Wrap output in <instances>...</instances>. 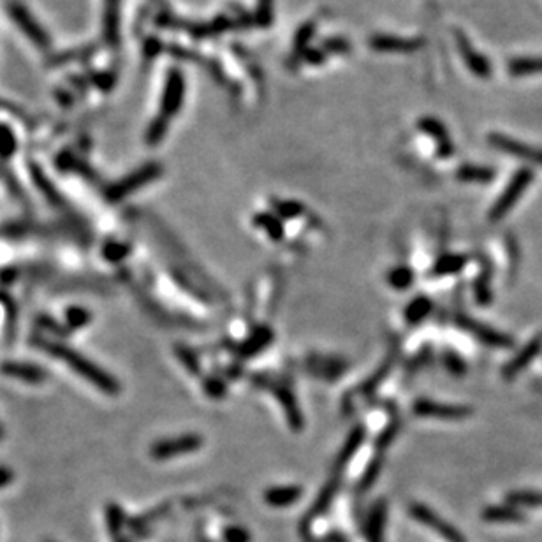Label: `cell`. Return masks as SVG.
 I'll list each match as a JSON object with an SVG mask.
<instances>
[{
  "label": "cell",
  "instance_id": "6da1fadb",
  "mask_svg": "<svg viewBox=\"0 0 542 542\" xmlns=\"http://www.w3.org/2000/svg\"><path fill=\"white\" fill-rule=\"evenodd\" d=\"M44 347L48 352H51L56 359L63 361L69 368H73L80 377H83L85 381L92 382L97 389H101L102 393H108V395H116L120 393V384L111 377L109 374H106L101 367H97L95 363H92L90 359H87L85 356H81L76 350L69 349V347L62 345V343H46Z\"/></svg>",
  "mask_w": 542,
  "mask_h": 542
},
{
  "label": "cell",
  "instance_id": "7a4b0ae2",
  "mask_svg": "<svg viewBox=\"0 0 542 542\" xmlns=\"http://www.w3.org/2000/svg\"><path fill=\"white\" fill-rule=\"evenodd\" d=\"M534 171L530 168H522L512 175V178L509 180L507 187L502 192V196L498 197L497 203L493 204V208L490 210V221L498 222L509 214V211L515 208V204L518 203L519 197L525 194V190L529 189L530 183L534 182Z\"/></svg>",
  "mask_w": 542,
  "mask_h": 542
},
{
  "label": "cell",
  "instance_id": "3957f363",
  "mask_svg": "<svg viewBox=\"0 0 542 542\" xmlns=\"http://www.w3.org/2000/svg\"><path fill=\"white\" fill-rule=\"evenodd\" d=\"M161 175L162 166L157 164V162H150V164L143 166V168H140L137 171H134L133 175L125 176V178L120 180L118 183H115V185L108 190V197L111 201L123 199V197L136 192L137 189H141V187L147 185V183L157 180Z\"/></svg>",
  "mask_w": 542,
  "mask_h": 542
},
{
  "label": "cell",
  "instance_id": "277c9868",
  "mask_svg": "<svg viewBox=\"0 0 542 542\" xmlns=\"http://www.w3.org/2000/svg\"><path fill=\"white\" fill-rule=\"evenodd\" d=\"M455 41L456 48H458L460 55H462L463 62L469 67L470 73L479 78V80H490L491 74H493V67H491L490 58L484 56L483 53L477 51V49L474 48L472 41H470L465 32L460 30V28H455Z\"/></svg>",
  "mask_w": 542,
  "mask_h": 542
},
{
  "label": "cell",
  "instance_id": "5b68a950",
  "mask_svg": "<svg viewBox=\"0 0 542 542\" xmlns=\"http://www.w3.org/2000/svg\"><path fill=\"white\" fill-rule=\"evenodd\" d=\"M203 445V438L196 433L180 435V437L166 438V441L155 442L150 448V455L154 460H171L175 456L194 452Z\"/></svg>",
  "mask_w": 542,
  "mask_h": 542
},
{
  "label": "cell",
  "instance_id": "8992f818",
  "mask_svg": "<svg viewBox=\"0 0 542 542\" xmlns=\"http://www.w3.org/2000/svg\"><path fill=\"white\" fill-rule=\"evenodd\" d=\"M183 99H185V78L178 67L169 69L168 78H166L164 94H162L161 101V115L169 118V116L176 115L182 109Z\"/></svg>",
  "mask_w": 542,
  "mask_h": 542
},
{
  "label": "cell",
  "instance_id": "52a82bcc",
  "mask_svg": "<svg viewBox=\"0 0 542 542\" xmlns=\"http://www.w3.org/2000/svg\"><path fill=\"white\" fill-rule=\"evenodd\" d=\"M409 511L412 518H416L417 522L423 523L424 526H428V529H431L433 532H437L438 536L444 537L448 542H467L465 537H463V534L460 532L456 526H452L451 523L442 519L437 512L431 511V509L426 507V505L410 504Z\"/></svg>",
  "mask_w": 542,
  "mask_h": 542
},
{
  "label": "cell",
  "instance_id": "ba28073f",
  "mask_svg": "<svg viewBox=\"0 0 542 542\" xmlns=\"http://www.w3.org/2000/svg\"><path fill=\"white\" fill-rule=\"evenodd\" d=\"M488 143L495 148V150H500L504 154L512 155V157H518L522 161L530 162V164L542 166V148L530 147V144L522 143L518 140H512V137L504 136L500 133H491L488 136Z\"/></svg>",
  "mask_w": 542,
  "mask_h": 542
},
{
  "label": "cell",
  "instance_id": "9c48e42d",
  "mask_svg": "<svg viewBox=\"0 0 542 542\" xmlns=\"http://www.w3.org/2000/svg\"><path fill=\"white\" fill-rule=\"evenodd\" d=\"M414 412L419 417H435V419H465L470 416L472 410L465 405H444V403H435L430 400H417L414 403Z\"/></svg>",
  "mask_w": 542,
  "mask_h": 542
},
{
  "label": "cell",
  "instance_id": "30bf717a",
  "mask_svg": "<svg viewBox=\"0 0 542 542\" xmlns=\"http://www.w3.org/2000/svg\"><path fill=\"white\" fill-rule=\"evenodd\" d=\"M371 49L381 53H414L423 48V39L398 37L389 34H375L368 39Z\"/></svg>",
  "mask_w": 542,
  "mask_h": 542
},
{
  "label": "cell",
  "instance_id": "8fae6325",
  "mask_svg": "<svg viewBox=\"0 0 542 542\" xmlns=\"http://www.w3.org/2000/svg\"><path fill=\"white\" fill-rule=\"evenodd\" d=\"M9 13L11 18L14 20V23H16L18 27L25 32V35H27L28 39H32L35 44L41 46V48H46V46L49 44V39L48 35H46V32L42 30L41 25L30 16V13H28L23 4L13 2L9 6Z\"/></svg>",
  "mask_w": 542,
  "mask_h": 542
},
{
  "label": "cell",
  "instance_id": "7c38bea8",
  "mask_svg": "<svg viewBox=\"0 0 542 542\" xmlns=\"http://www.w3.org/2000/svg\"><path fill=\"white\" fill-rule=\"evenodd\" d=\"M460 324L467 329L469 333H472L479 342H483L484 345L490 347H497V349H511L515 345V340L511 336L504 335L500 331H495L491 329L490 326H484L481 322L474 321V319H467V317H460L458 319Z\"/></svg>",
  "mask_w": 542,
  "mask_h": 542
},
{
  "label": "cell",
  "instance_id": "4fadbf2b",
  "mask_svg": "<svg viewBox=\"0 0 542 542\" xmlns=\"http://www.w3.org/2000/svg\"><path fill=\"white\" fill-rule=\"evenodd\" d=\"M417 127H419L424 134L433 137L435 144H437L438 157L449 159L455 154V147H452L451 137H449L448 129H445V125L441 120H437L435 116H421V120L417 122Z\"/></svg>",
  "mask_w": 542,
  "mask_h": 542
},
{
  "label": "cell",
  "instance_id": "5bb4252c",
  "mask_svg": "<svg viewBox=\"0 0 542 542\" xmlns=\"http://www.w3.org/2000/svg\"><path fill=\"white\" fill-rule=\"evenodd\" d=\"M541 350H542V335H537L534 336V338L530 340V342L526 343L518 354H516V357H512V359L505 364L504 370H502L504 378L511 381V378H515L516 375L522 374V370H525V368L529 367L537 356H539Z\"/></svg>",
  "mask_w": 542,
  "mask_h": 542
},
{
  "label": "cell",
  "instance_id": "9a60e30c",
  "mask_svg": "<svg viewBox=\"0 0 542 542\" xmlns=\"http://www.w3.org/2000/svg\"><path fill=\"white\" fill-rule=\"evenodd\" d=\"M0 371L7 377L20 378L23 382H30V384H39V382L46 381V371L37 364L7 361V363L0 364Z\"/></svg>",
  "mask_w": 542,
  "mask_h": 542
},
{
  "label": "cell",
  "instance_id": "2e32d148",
  "mask_svg": "<svg viewBox=\"0 0 542 542\" xmlns=\"http://www.w3.org/2000/svg\"><path fill=\"white\" fill-rule=\"evenodd\" d=\"M388 505L384 502H377L371 509L370 518L367 522V539L368 542H384V526L388 519Z\"/></svg>",
  "mask_w": 542,
  "mask_h": 542
},
{
  "label": "cell",
  "instance_id": "e0dca14e",
  "mask_svg": "<svg viewBox=\"0 0 542 542\" xmlns=\"http://www.w3.org/2000/svg\"><path fill=\"white\" fill-rule=\"evenodd\" d=\"M268 388H270L271 393H275L276 398H278V402H280V405L285 409L290 426H292L294 430H301V426H303V417H301L300 409H297L292 395H290V393L287 391L285 388H282V386H278V384H268Z\"/></svg>",
  "mask_w": 542,
  "mask_h": 542
},
{
  "label": "cell",
  "instance_id": "ac0fdd59",
  "mask_svg": "<svg viewBox=\"0 0 542 542\" xmlns=\"http://www.w3.org/2000/svg\"><path fill=\"white\" fill-rule=\"evenodd\" d=\"M301 495H303V490L300 486L270 488L264 493V500L271 507H287V505H292L294 502H297Z\"/></svg>",
  "mask_w": 542,
  "mask_h": 542
},
{
  "label": "cell",
  "instance_id": "d6986e66",
  "mask_svg": "<svg viewBox=\"0 0 542 542\" xmlns=\"http://www.w3.org/2000/svg\"><path fill=\"white\" fill-rule=\"evenodd\" d=\"M120 30V0H106L104 9V37L109 44L118 42Z\"/></svg>",
  "mask_w": 542,
  "mask_h": 542
},
{
  "label": "cell",
  "instance_id": "ffe728a7",
  "mask_svg": "<svg viewBox=\"0 0 542 542\" xmlns=\"http://www.w3.org/2000/svg\"><path fill=\"white\" fill-rule=\"evenodd\" d=\"M483 519L491 523H518L525 519V516L511 505H491V507L484 509Z\"/></svg>",
  "mask_w": 542,
  "mask_h": 542
},
{
  "label": "cell",
  "instance_id": "44dd1931",
  "mask_svg": "<svg viewBox=\"0 0 542 542\" xmlns=\"http://www.w3.org/2000/svg\"><path fill=\"white\" fill-rule=\"evenodd\" d=\"M456 176L467 183H488L495 178V169L486 168V166L465 164L458 169Z\"/></svg>",
  "mask_w": 542,
  "mask_h": 542
},
{
  "label": "cell",
  "instance_id": "7402d4cb",
  "mask_svg": "<svg viewBox=\"0 0 542 542\" xmlns=\"http://www.w3.org/2000/svg\"><path fill=\"white\" fill-rule=\"evenodd\" d=\"M509 73L516 78L532 76V74L542 73V56H523L515 58L507 66Z\"/></svg>",
  "mask_w": 542,
  "mask_h": 542
},
{
  "label": "cell",
  "instance_id": "603a6c76",
  "mask_svg": "<svg viewBox=\"0 0 542 542\" xmlns=\"http://www.w3.org/2000/svg\"><path fill=\"white\" fill-rule=\"evenodd\" d=\"M271 338L273 333L268 328L257 329V331L254 333V335H250V338L243 343L242 349H240V354H242V356H254V354L261 352V350L271 342Z\"/></svg>",
  "mask_w": 542,
  "mask_h": 542
},
{
  "label": "cell",
  "instance_id": "cb8c5ba5",
  "mask_svg": "<svg viewBox=\"0 0 542 542\" xmlns=\"http://www.w3.org/2000/svg\"><path fill=\"white\" fill-rule=\"evenodd\" d=\"M336 490H338V479H333L331 483L326 484L324 490L321 491L319 498L315 500L314 507L310 509V518H317V516H321L322 512H326V509L331 505L333 498H335Z\"/></svg>",
  "mask_w": 542,
  "mask_h": 542
},
{
  "label": "cell",
  "instance_id": "d4e9b609",
  "mask_svg": "<svg viewBox=\"0 0 542 542\" xmlns=\"http://www.w3.org/2000/svg\"><path fill=\"white\" fill-rule=\"evenodd\" d=\"M254 224H256L257 228L264 229V233H266V235L270 236L271 240H275V242L282 240L283 226H282V222H280L276 217H273V215H270V214L256 215V218H254Z\"/></svg>",
  "mask_w": 542,
  "mask_h": 542
},
{
  "label": "cell",
  "instance_id": "484cf974",
  "mask_svg": "<svg viewBox=\"0 0 542 542\" xmlns=\"http://www.w3.org/2000/svg\"><path fill=\"white\" fill-rule=\"evenodd\" d=\"M431 310V301L428 297L419 296L412 301V303L407 307L405 310V319L409 324H417V322L423 321Z\"/></svg>",
  "mask_w": 542,
  "mask_h": 542
},
{
  "label": "cell",
  "instance_id": "4316f807",
  "mask_svg": "<svg viewBox=\"0 0 542 542\" xmlns=\"http://www.w3.org/2000/svg\"><path fill=\"white\" fill-rule=\"evenodd\" d=\"M363 438H364V430L361 426H357L356 430H354L352 433L349 435V438H347V442H345V445H343L342 452H340L338 467L345 465V463L349 462L350 458H352L354 452H356L357 449L361 448V444H363Z\"/></svg>",
  "mask_w": 542,
  "mask_h": 542
},
{
  "label": "cell",
  "instance_id": "83f0119b",
  "mask_svg": "<svg viewBox=\"0 0 542 542\" xmlns=\"http://www.w3.org/2000/svg\"><path fill=\"white\" fill-rule=\"evenodd\" d=\"M467 264V259L463 256H444L437 264H435L433 273L435 275H452L463 270Z\"/></svg>",
  "mask_w": 542,
  "mask_h": 542
},
{
  "label": "cell",
  "instance_id": "f1b7e54d",
  "mask_svg": "<svg viewBox=\"0 0 542 542\" xmlns=\"http://www.w3.org/2000/svg\"><path fill=\"white\" fill-rule=\"evenodd\" d=\"M509 504L512 505H526V507H539L542 505V493L539 491H530V490H522V491H512L507 495Z\"/></svg>",
  "mask_w": 542,
  "mask_h": 542
},
{
  "label": "cell",
  "instance_id": "f546056e",
  "mask_svg": "<svg viewBox=\"0 0 542 542\" xmlns=\"http://www.w3.org/2000/svg\"><path fill=\"white\" fill-rule=\"evenodd\" d=\"M275 0H257L256 7V25L261 28H270L273 25V18H275V7H273Z\"/></svg>",
  "mask_w": 542,
  "mask_h": 542
},
{
  "label": "cell",
  "instance_id": "4dcf8cb0",
  "mask_svg": "<svg viewBox=\"0 0 542 542\" xmlns=\"http://www.w3.org/2000/svg\"><path fill=\"white\" fill-rule=\"evenodd\" d=\"M315 30H317V23H315V21H307V23L301 25V27L297 28L296 35H294V51L303 53L304 49L308 48L310 39L314 37Z\"/></svg>",
  "mask_w": 542,
  "mask_h": 542
},
{
  "label": "cell",
  "instance_id": "1f68e13d",
  "mask_svg": "<svg viewBox=\"0 0 542 542\" xmlns=\"http://www.w3.org/2000/svg\"><path fill=\"white\" fill-rule=\"evenodd\" d=\"M168 125H169V118L159 115L157 118L150 123V127H148L147 143L150 144V147H155L157 143H161V141L164 140L166 133H168Z\"/></svg>",
  "mask_w": 542,
  "mask_h": 542
},
{
  "label": "cell",
  "instance_id": "d6a6232c",
  "mask_svg": "<svg viewBox=\"0 0 542 542\" xmlns=\"http://www.w3.org/2000/svg\"><path fill=\"white\" fill-rule=\"evenodd\" d=\"M388 282L391 283V285L395 287V289L405 290V289H409L410 285H412L414 273H412V270H410V268H407V266L395 268V270L389 273Z\"/></svg>",
  "mask_w": 542,
  "mask_h": 542
},
{
  "label": "cell",
  "instance_id": "836d02e7",
  "mask_svg": "<svg viewBox=\"0 0 542 542\" xmlns=\"http://www.w3.org/2000/svg\"><path fill=\"white\" fill-rule=\"evenodd\" d=\"M321 48L326 53H333V55H349L352 51V44L347 41L345 37H328L322 41Z\"/></svg>",
  "mask_w": 542,
  "mask_h": 542
},
{
  "label": "cell",
  "instance_id": "e575fe53",
  "mask_svg": "<svg viewBox=\"0 0 542 542\" xmlns=\"http://www.w3.org/2000/svg\"><path fill=\"white\" fill-rule=\"evenodd\" d=\"M275 211L283 218H296L304 211V207L296 201H276Z\"/></svg>",
  "mask_w": 542,
  "mask_h": 542
},
{
  "label": "cell",
  "instance_id": "d590c367",
  "mask_svg": "<svg viewBox=\"0 0 542 542\" xmlns=\"http://www.w3.org/2000/svg\"><path fill=\"white\" fill-rule=\"evenodd\" d=\"M16 150V137L9 127L0 125V157H9Z\"/></svg>",
  "mask_w": 542,
  "mask_h": 542
},
{
  "label": "cell",
  "instance_id": "8d00e7d4",
  "mask_svg": "<svg viewBox=\"0 0 542 542\" xmlns=\"http://www.w3.org/2000/svg\"><path fill=\"white\" fill-rule=\"evenodd\" d=\"M476 300L479 304H490L491 303V289H490V275H483L476 282Z\"/></svg>",
  "mask_w": 542,
  "mask_h": 542
},
{
  "label": "cell",
  "instance_id": "74e56055",
  "mask_svg": "<svg viewBox=\"0 0 542 542\" xmlns=\"http://www.w3.org/2000/svg\"><path fill=\"white\" fill-rule=\"evenodd\" d=\"M90 322V314H88L85 308L81 307H73L67 310V324L70 328H81V326L88 324Z\"/></svg>",
  "mask_w": 542,
  "mask_h": 542
},
{
  "label": "cell",
  "instance_id": "f35d334b",
  "mask_svg": "<svg viewBox=\"0 0 542 542\" xmlns=\"http://www.w3.org/2000/svg\"><path fill=\"white\" fill-rule=\"evenodd\" d=\"M224 542H252V536L242 526H231L224 532Z\"/></svg>",
  "mask_w": 542,
  "mask_h": 542
},
{
  "label": "cell",
  "instance_id": "ab89813d",
  "mask_svg": "<svg viewBox=\"0 0 542 542\" xmlns=\"http://www.w3.org/2000/svg\"><path fill=\"white\" fill-rule=\"evenodd\" d=\"M301 55H303L304 62L310 63V66H322V63L326 62L328 53H326L322 48H307Z\"/></svg>",
  "mask_w": 542,
  "mask_h": 542
},
{
  "label": "cell",
  "instance_id": "60d3db41",
  "mask_svg": "<svg viewBox=\"0 0 542 542\" xmlns=\"http://www.w3.org/2000/svg\"><path fill=\"white\" fill-rule=\"evenodd\" d=\"M129 254V247L122 245V243H109L104 249V256L109 261H120L122 257H125Z\"/></svg>",
  "mask_w": 542,
  "mask_h": 542
},
{
  "label": "cell",
  "instance_id": "b9f144b4",
  "mask_svg": "<svg viewBox=\"0 0 542 542\" xmlns=\"http://www.w3.org/2000/svg\"><path fill=\"white\" fill-rule=\"evenodd\" d=\"M445 367L455 375H463L467 370L465 363H463L458 356H455V354H448V356H445Z\"/></svg>",
  "mask_w": 542,
  "mask_h": 542
},
{
  "label": "cell",
  "instance_id": "7bdbcfd3",
  "mask_svg": "<svg viewBox=\"0 0 542 542\" xmlns=\"http://www.w3.org/2000/svg\"><path fill=\"white\" fill-rule=\"evenodd\" d=\"M204 389H207L208 395L214 396V398H221V396L226 393V386L222 384L221 381H217V378H210V381H207Z\"/></svg>",
  "mask_w": 542,
  "mask_h": 542
},
{
  "label": "cell",
  "instance_id": "ee69618b",
  "mask_svg": "<svg viewBox=\"0 0 542 542\" xmlns=\"http://www.w3.org/2000/svg\"><path fill=\"white\" fill-rule=\"evenodd\" d=\"M11 479H13V472H11V469L0 467V488L6 486V484H9Z\"/></svg>",
  "mask_w": 542,
  "mask_h": 542
},
{
  "label": "cell",
  "instance_id": "f6af8a7d",
  "mask_svg": "<svg viewBox=\"0 0 542 542\" xmlns=\"http://www.w3.org/2000/svg\"><path fill=\"white\" fill-rule=\"evenodd\" d=\"M0 437H2V428H0Z\"/></svg>",
  "mask_w": 542,
  "mask_h": 542
}]
</instances>
